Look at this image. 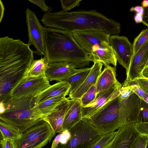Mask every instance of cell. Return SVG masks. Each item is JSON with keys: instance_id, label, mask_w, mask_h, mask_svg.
<instances>
[{"instance_id": "obj_1", "label": "cell", "mask_w": 148, "mask_h": 148, "mask_svg": "<svg viewBox=\"0 0 148 148\" xmlns=\"http://www.w3.org/2000/svg\"><path fill=\"white\" fill-rule=\"evenodd\" d=\"M48 27L62 29L71 33L88 30H99L111 35H118L120 23L93 10L68 12L62 10L45 13L40 19Z\"/></svg>"}, {"instance_id": "obj_2", "label": "cell", "mask_w": 148, "mask_h": 148, "mask_svg": "<svg viewBox=\"0 0 148 148\" xmlns=\"http://www.w3.org/2000/svg\"><path fill=\"white\" fill-rule=\"evenodd\" d=\"M119 89L112 99L88 119L103 135L114 132L125 124L138 121L141 99L135 92L122 99L119 95Z\"/></svg>"}, {"instance_id": "obj_3", "label": "cell", "mask_w": 148, "mask_h": 148, "mask_svg": "<svg viewBox=\"0 0 148 148\" xmlns=\"http://www.w3.org/2000/svg\"><path fill=\"white\" fill-rule=\"evenodd\" d=\"M45 56L49 62H67L77 68L88 66L94 62L91 55L83 49L72 33L62 29L44 27Z\"/></svg>"}, {"instance_id": "obj_4", "label": "cell", "mask_w": 148, "mask_h": 148, "mask_svg": "<svg viewBox=\"0 0 148 148\" xmlns=\"http://www.w3.org/2000/svg\"><path fill=\"white\" fill-rule=\"evenodd\" d=\"M0 120L12 125L23 133L43 120L35 111L34 97L10 98L0 102Z\"/></svg>"}, {"instance_id": "obj_5", "label": "cell", "mask_w": 148, "mask_h": 148, "mask_svg": "<svg viewBox=\"0 0 148 148\" xmlns=\"http://www.w3.org/2000/svg\"><path fill=\"white\" fill-rule=\"evenodd\" d=\"M72 34L80 46L91 55L94 62H100L104 66L111 64L116 68L117 60L110 44V34L99 30L75 32Z\"/></svg>"}, {"instance_id": "obj_6", "label": "cell", "mask_w": 148, "mask_h": 148, "mask_svg": "<svg viewBox=\"0 0 148 148\" xmlns=\"http://www.w3.org/2000/svg\"><path fill=\"white\" fill-rule=\"evenodd\" d=\"M71 137L62 148H92L104 135L83 118L70 130Z\"/></svg>"}, {"instance_id": "obj_7", "label": "cell", "mask_w": 148, "mask_h": 148, "mask_svg": "<svg viewBox=\"0 0 148 148\" xmlns=\"http://www.w3.org/2000/svg\"><path fill=\"white\" fill-rule=\"evenodd\" d=\"M49 123L42 120L22 133L16 141L17 148H42L56 135Z\"/></svg>"}, {"instance_id": "obj_8", "label": "cell", "mask_w": 148, "mask_h": 148, "mask_svg": "<svg viewBox=\"0 0 148 148\" xmlns=\"http://www.w3.org/2000/svg\"><path fill=\"white\" fill-rule=\"evenodd\" d=\"M50 86L46 75L38 77L26 76L12 90L10 98L34 97Z\"/></svg>"}, {"instance_id": "obj_9", "label": "cell", "mask_w": 148, "mask_h": 148, "mask_svg": "<svg viewBox=\"0 0 148 148\" xmlns=\"http://www.w3.org/2000/svg\"><path fill=\"white\" fill-rule=\"evenodd\" d=\"M29 45H33L36 50L34 53L39 56H45L44 28L37 18L34 12L29 8L25 11Z\"/></svg>"}, {"instance_id": "obj_10", "label": "cell", "mask_w": 148, "mask_h": 148, "mask_svg": "<svg viewBox=\"0 0 148 148\" xmlns=\"http://www.w3.org/2000/svg\"><path fill=\"white\" fill-rule=\"evenodd\" d=\"M110 44L119 63L127 70L133 55L132 44L124 36L110 35Z\"/></svg>"}, {"instance_id": "obj_11", "label": "cell", "mask_w": 148, "mask_h": 148, "mask_svg": "<svg viewBox=\"0 0 148 148\" xmlns=\"http://www.w3.org/2000/svg\"><path fill=\"white\" fill-rule=\"evenodd\" d=\"M122 86L119 82L108 89L98 94L96 98L90 104L85 107L82 106V118L88 119L92 116L116 96L118 90Z\"/></svg>"}, {"instance_id": "obj_12", "label": "cell", "mask_w": 148, "mask_h": 148, "mask_svg": "<svg viewBox=\"0 0 148 148\" xmlns=\"http://www.w3.org/2000/svg\"><path fill=\"white\" fill-rule=\"evenodd\" d=\"M148 60V40L134 54L128 69L126 80L132 81L141 77V72Z\"/></svg>"}, {"instance_id": "obj_13", "label": "cell", "mask_w": 148, "mask_h": 148, "mask_svg": "<svg viewBox=\"0 0 148 148\" xmlns=\"http://www.w3.org/2000/svg\"><path fill=\"white\" fill-rule=\"evenodd\" d=\"M140 134L136 130L134 123L125 124L116 131L111 148H130L135 138Z\"/></svg>"}, {"instance_id": "obj_14", "label": "cell", "mask_w": 148, "mask_h": 148, "mask_svg": "<svg viewBox=\"0 0 148 148\" xmlns=\"http://www.w3.org/2000/svg\"><path fill=\"white\" fill-rule=\"evenodd\" d=\"M79 70L74 64L68 62H49L45 75L49 81L60 82Z\"/></svg>"}, {"instance_id": "obj_15", "label": "cell", "mask_w": 148, "mask_h": 148, "mask_svg": "<svg viewBox=\"0 0 148 148\" xmlns=\"http://www.w3.org/2000/svg\"><path fill=\"white\" fill-rule=\"evenodd\" d=\"M69 97L65 98L51 113L45 116L43 120L47 122L53 131L60 133L64 130L63 125L66 111L70 103Z\"/></svg>"}, {"instance_id": "obj_16", "label": "cell", "mask_w": 148, "mask_h": 148, "mask_svg": "<svg viewBox=\"0 0 148 148\" xmlns=\"http://www.w3.org/2000/svg\"><path fill=\"white\" fill-rule=\"evenodd\" d=\"M103 65L100 62H94L89 74L83 83L74 92L69 94V99H80L92 86L96 84Z\"/></svg>"}, {"instance_id": "obj_17", "label": "cell", "mask_w": 148, "mask_h": 148, "mask_svg": "<svg viewBox=\"0 0 148 148\" xmlns=\"http://www.w3.org/2000/svg\"><path fill=\"white\" fill-rule=\"evenodd\" d=\"M82 108L80 99H70L69 106L64 120V130H70L82 119Z\"/></svg>"}, {"instance_id": "obj_18", "label": "cell", "mask_w": 148, "mask_h": 148, "mask_svg": "<svg viewBox=\"0 0 148 148\" xmlns=\"http://www.w3.org/2000/svg\"><path fill=\"white\" fill-rule=\"evenodd\" d=\"M70 88V85L64 81L58 82L50 85L34 97L36 105L49 99L63 95H67L69 94Z\"/></svg>"}, {"instance_id": "obj_19", "label": "cell", "mask_w": 148, "mask_h": 148, "mask_svg": "<svg viewBox=\"0 0 148 148\" xmlns=\"http://www.w3.org/2000/svg\"><path fill=\"white\" fill-rule=\"evenodd\" d=\"M99 75L96 84L97 95L110 88L119 82L116 78V68L107 64Z\"/></svg>"}, {"instance_id": "obj_20", "label": "cell", "mask_w": 148, "mask_h": 148, "mask_svg": "<svg viewBox=\"0 0 148 148\" xmlns=\"http://www.w3.org/2000/svg\"><path fill=\"white\" fill-rule=\"evenodd\" d=\"M67 95H63L48 99L35 105L34 109L43 118L52 112L66 98Z\"/></svg>"}, {"instance_id": "obj_21", "label": "cell", "mask_w": 148, "mask_h": 148, "mask_svg": "<svg viewBox=\"0 0 148 148\" xmlns=\"http://www.w3.org/2000/svg\"><path fill=\"white\" fill-rule=\"evenodd\" d=\"M91 69V67L79 69L78 71L72 74L63 81L68 82L71 86L69 94L74 92L82 84Z\"/></svg>"}, {"instance_id": "obj_22", "label": "cell", "mask_w": 148, "mask_h": 148, "mask_svg": "<svg viewBox=\"0 0 148 148\" xmlns=\"http://www.w3.org/2000/svg\"><path fill=\"white\" fill-rule=\"evenodd\" d=\"M49 63L45 56L38 60H34L30 65L26 76L38 77L45 75Z\"/></svg>"}, {"instance_id": "obj_23", "label": "cell", "mask_w": 148, "mask_h": 148, "mask_svg": "<svg viewBox=\"0 0 148 148\" xmlns=\"http://www.w3.org/2000/svg\"><path fill=\"white\" fill-rule=\"evenodd\" d=\"M0 130L2 139L10 138L17 141L22 136V133L16 127L1 120Z\"/></svg>"}, {"instance_id": "obj_24", "label": "cell", "mask_w": 148, "mask_h": 148, "mask_svg": "<svg viewBox=\"0 0 148 148\" xmlns=\"http://www.w3.org/2000/svg\"><path fill=\"white\" fill-rule=\"evenodd\" d=\"M96 84L92 86L80 98L82 106L85 107L90 104L97 96Z\"/></svg>"}, {"instance_id": "obj_25", "label": "cell", "mask_w": 148, "mask_h": 148, "mask_svg": "<svg viewBox=\"0 0 148 148\" xmlns=\"http://www.w3.org/2000/svg\"><path fill=\"white\" fill-rule=\"evenodd\" d=\"M148 40V28L143 30L134 39L132 44L133 55Z\"/></svg>"}, {"instance_id": "obj_26", "label": "cell", "mask_w": 148, "mask_h": 148, "mask_svg": "<svg viewBox=\"0 0 148 148\" xmlns=\"http://www.w3.org/2000/svg\"><path fill=\"white\" fill-rule=\"evenodd\" d=\"M71 134L69 130H64L55 137L52 142L51 148H56L58 145H66L70 140Z\"/></svg>"}, {"instance_id": "obj_27", "label": "cell", "mask_w": 148, "mask_h": 148, "mask_svg": "<svg viewBox=\"0 0 148 148\" xmlns=\"http://www.w3.org/2000/svg\"><path fill=\"white\" fill-rule=\"evenodd\" d=\"M123 83L130 86L141 99L145 101L148 97V95L142 89L136 79L132 81L125 80Z\"/></svg>"}, {"instance_id": "obj_28", "label": "cell", "mask_w": 148, "mask_h": 148, "mask_svg": "<svg viewBox=\"0 0 148 148\" xmlns=\"http://www.w3.org/2000/svg\"><path fill=\"white\" fill-rule=\"evenodd\" d=\"M140 123H148V103L141 99L138 121Z\"/></svg>"}, {"instance_id": "obj_29", "label": "cell", "mask_w": 148, "mask_h": 148, "mask_svg": "<svg viewBox=\"0 0 148 148\" xmlns=\"http://www.w3.org/2000/svg\"><path fill=\"white\" fill-rule=\"evenodd\" d=\"M116 131L104 135L99 140L92 148H103L113 140Z\"/></svg>"}, {"instance_id": "obj_30", "label": "cell", "mask_w": 148, "mask_h": 148, "mask_svg": "<svg viewBox=\"0 0 148 148\" xmlns=\"http://www.w3.org/2000/svg\"><path fill=\"white\" fill-rule=\"evenodd\" d=\"M148 144V136L140 134L135 138L130 148H146Z\"/></svg>"}, {"instance_id": "obj_31", "label": "cell", "mask_w": 148, "mask_h": 148, "mask_svg": "<svg viewBox=\"0 0 148 148\" xmlns=\"http://www.w3.org/2000/svg\"><path fill=\"white\" fill-rule=\"evenodd\" d=\"M82 0H60V2L62 10L67 12L78 6Z\"/></svg>"}, {"instance_id": "obj_32", "label": "cell", "mask_w": 148, "mask_h": 148, "mask_svg": "<svg viewBox=\"0 0 148 148\" xmlns=\"http://www.w3.org/2000/svg\"><path fill=\"white\" fill-rule=\"evenodd\" d=\"M28 1L39 7L42 11L45 13L50 12L52 8L48 6L45 3V0H28Z\"/></svg>"}, {"instance_id": "obj_33", "label": "cell", "mask_w": 148, "mask_h": 148, "mask_svg": "<svg viewBox=\"0 0 148 148\" xmlns=\"http://www.w3.org/2000/svg\"><path fill=\"white\" fill-rule=\"evenodd\" d=\"M0 144L2 148H17L16 140L11 139H2Z\"/></svg>"}, {"instance_id": "obj_34", "label": "cell", "mask_w": 148, "mask_h": 148, "mask_svg": "<svg viewBox=\"0 0 148 148\" xmlns=\"http://www.w3.org/2000/svg\"><path fill=\"white\" fill-rule=\"evenodd\" d=\"M136 130L141 134L148 136V123H134Z\"/></svg>"}, {"instance_id": "obj_35", "label": "cell", "mask_w": 148, "mask_h": 148, "mask_svg": "<svg viewBox=\"0 0 148 148\" xmlns=\"http://www.w3.org/2000/svg\"><path fill=\"white\" fill-rule=\"evenodd\" d=\"M136 79L142 89L148 95V79L141 77Z\"/></svg>"}, {"instance_id": "obj_36", "label": "cell", "mask_w": 148, "mask_h": 148, "mask_svg": "<svg viewBox=\"0 0 148 148\" xmlns=\"http://www.w3.org/2000/svg\"><path fill=\"white\" fill-rule=\"evenodd\" d=\"M131 12H135L136 14L143 16L144 12V8L142 6H136L132 7L130 10Z\"/></svg>"}, {"instance_id": "obj_37", "label": "cell", "mask_w": 148, "mask_h": 148, "mask_svg": "<svg viewBox=\"0 0 148 148\" xmlns=\"http://www.w3.org/2000/svg\"><path fill=\"white\" fill-rule=\"evenodd\" d=\"M144 12L143 15L142 23L148 28V7L144 8Z\"/></svg>"}, {"instance_id": "obj_38", "label": "cell", "mask_w": 148, "mask_h": 148, "mask_svg": "<svg viewBox=\"0 0 148 148\" xmlns=\"http://www.w3.org/2000/svg\"><path fill=\"white\" fill-rule=\"evenodd\" d=\"M134 19L136 23H143V16L136 14L134 17Z\"/></svg>"}, {"instance_id": "obj_39", "label": "cell", "mask_w": 148, "mask_h": 148, "mask_svg": "<svg viewBox=\"0 0 148 148\" xmlns=\"http://www.w3.org/2000/svg\"><path fill=\"white\" fill-rule=\"evenodd\" d=\"M141 77L148 79V65L145 67L141 73Z\"/></svg>"}, {"instance_id": "obj_40", "label": "cell", "mask_w": 148, "mask_h": 148, "mask_svg": "<svg viewBox=\"0 0 148 148\" xmlns=\"http://www.w3.org/2000/svg\"><path fill=\"white\" fill-rule=\"evenodd\" d=\"M142 6L144 8L148 7V0H145L143 1L141 3Z\"/></svg>"}, {"instance_id": "obj_41", "label": "cell", "mask_w": 148, "mask_h": 148, "mask_svg": "<svg viewBox=\"0 0 148 148\" xmlns=\"http://www.w3.org/2000/svg\"><path fill=\"white\" fill-rule=\"evenodd\" d=\"M113 140L109 144H108L106 146H105L103 148H111L112 145Z\"/></svg>"}, {"instance_id": "obj_42", "label": "cell", "mask_w": 148, "mask_h": 148, "mask_svg": "<svg viewBox=\"0 0 148 148\" xmlns=\"http://www.w3.org/2000/svg\"><path fill=\"white\" fill-rule=\"evenodd\" d=\"M62 145L61 144L59 143L57 147H56V148H62Z\"/></svg>"}, {"instance_id": "obj_43", "label": "cell", "mask_w": 148, "mask_h": 148, "mask_svg": "<svg viewBox=\"0 0 148 148\" xmlns=\"http://www.w3.org/2000/svg\"><path fill=\"white\" fill-rule=\"evenodd\" d=\"M148 65V60L147 62V63H146V64L145 67L147 66Z\"/></svg>"}]
</instances>
